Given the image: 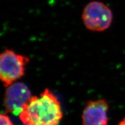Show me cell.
Here are the masks:
<instances>
[{
    "instance_id": "1",
    "label": "cell",
    "mask_w": 125,
    "mask_h": 125,
    "mask_svg": "<svg viewBox=\"0 0 125 125\" xmlns=\"http://www.w3.org/2000/svg\"><path fill=\"white\" fill-rule=\"evenodd\" d=\"M19 116L23 125H59L62 112L58 99L46 89L40 96L31 97Z\"/></svg>"
},
{
    "instance_id": "2",
    "label": "cell",
    "mask_w": 125,
    "mask_h": 125,
    "mask_svg": "<svg viewBox=\"0 0 125 125\" xmlns=\"http://www.w3.org/2000/svg\"><path fill=\"white\" fill-rule=\"evenodd\" d=\"M82 19L87 29L92 31H104L108 29L113 21L112 10L103 2L93 1L84 8Z\"/></svg>"
},
{
    "instance_id": "3",
    "label": "cell",
    "mask_w": 125,
    "mask_h": 125,
    "mask_svg": "<svg viewBox=\"0 0 125 125\" xmlns=\"http://www.w3.org/2000/svg\"><path fill=\"white\" fill-rule=\"evenodd\" d=\"M29 59L6 49L0 56V78L5 87H8L24 75Z\"/></svg>"
},
{
    "instance_id": "4",
    "label": "cell",
    "mask_w": 125,
    "mask_h": 125,
    "mask_svg": "<svg viewBox=\"0 0 125 125\" xmlns=\"http://www.w3.org/2000/svg\"><path fill=\"white\" fill-rule=\"evenodd\" d=\"M31 92L24 83L17 82L8 87L4 97V105L8 112L19 115L23 106L31 98Z\"/></svg>"
},
{
    "instance_id": "5",
    "label": "cell",
    "mask_w": 125,
    "mask_h": 125,
    "mask_svg": "<svg viewBox=\"0 0 125 125\" xmlns=\"http://www.w3.org/2000/svg\"><path fill=\"white\" fill-rule=\"evenodd\" d=\"M108 104L104 99L89 101L83 111V125H107Z\"/></svg>"
},
{
    "instance_id": "6",
    "label": "cell",
    "mask_w": 125,
    "mask_h": 125,
    "mask_svg": "<svg viewBox=\"0 0 125 125\" xmlns=\"http://www.w3.org/2000/svg\"><path fill=\"white\" fill-rule=\"evenodd\" d=\"M0 123L1 125H13L9 116L5 114H1L0 116Z\"/></svg>"
},
{
    "instance_id": "7",
    "label": "cell",
    "mask_w": 125,
    "mask_h": 125,
    "mask_svg": "<svg viewBox=\"0 0 125 125\" xmlns=\"http://www.w3.org/2000/svg\"><path fill=\"white\" fill-rule=\"evenodd\" d=\"M118 125H125V118L121 122L119 123Z\"/></svg>"
}]
</instances>
